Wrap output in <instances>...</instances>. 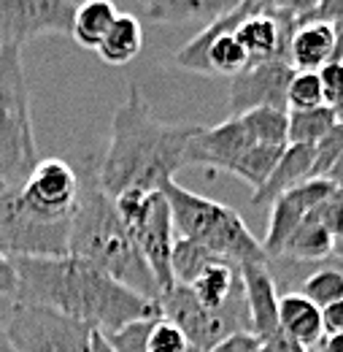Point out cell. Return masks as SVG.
Returning a JSON list of instances; mask_svg holds the SVG:
<instances>
[{"label": "cell", "mask_w": 343, "mask_h": 352, "mask_svg": "<svg viewBox=\"0 0 343 352\" xmlns=\"http://www.w3.org/2000/svg\"><path fill=\"white\" fill-rule=\"evenodd\" d=\"M335 114L330 106L316 109H289L287 111V144L314 146L327 131H333Z\"/></svg>", "instance_id": "484cf974"}, {"label": "cell", "mask_w": 343, "mask_h": 352, "mask_svg": "<svg viewBox=\"0 0 343 352\" xmlns=\"http://www.w3.org/2000/svg\"><path fill=\"white\" fill-rule=\"evenodd\" d=\"M335 25L333 22H298L287 49V63L295 71H319L333 63Z\"/></svg>", "instance_id": "d6986e66"}, {"label": "cell", "mask_w": 343, "mask_h": 352, "mask_svg": "<svg viewBox=\"0 0 343 352\" xmlns=\"http://www.w3.org/2000/svg\"><path fill=\"white\" fill-rule=\"evenodd\" d=\"M319 0H262V6L268 11H281V14H292L295 19H303Z\"/></svg>", "instance_id": "8d00e7d4"}, {"label": "cell", "mask_w": 343, "mask_h": 352, "mask_svg": "<svg viewBox=\"0 0 343 352\" xmlns=\"http://www.w3.org/2000/svg\"><path fill=\"white\" fill-rule=\"evenodd\" d=\"M262 339L252 331H244V333H233L227 339H222L219 344H214L209 352H257Z\"/></svg>", "instance_id": "e575fe53"}, {"label": "cell", "mask_w": 343, "mask_h": 352, "mask_svg": "<svg viewBox=\"0 0 343 352\" xmlns=\"http://www.w3.org/2000/svg\"><path fill=\"white\" fill-rule=\"evenodd\" d=\"M200 125H168L152 117L143 92L130 85L114 111L111 138L100 160L97 184L108 198L128 190L157 192L187 166V146Z\"/></svg>", "instance_id": "7a4b0ae2"}, {"label": "cell", "mask_w": 343, "mask_h": 352, "mask_svg": "<svg viewBox=\"0 0 343 352\" xmlns=\"http://www.w3.org/2000/svg\"><path fill=\"white\" fill-rule=\"evenodd\" d=\"M38 163L30 85L22 65V49H0V184L22 187Z\"/></svg>", "instance_id": "5b68a950"}, {"label": "cell", "mask_w": 343, "mask_h": 352, "mask_svg": "<svg viewBox=\"0 0 343 352\" xmlns=\"http://www.w3.org/2000/svg\"><path fill=\"white\" fill-rule=\"evenodd\" d=\"M311 163H314V146L305 144H287L284 155L279 157L276 168L270 176L252 192V206L265 209L270 206L279 195H284L287 190L303 184L305 179H311Z\"/></svg>", "instance_id": "ac0fdd59"}, {"label": "cell", "mask_w": 343, "mask_h": 352, "mask_svg": "<svg viewBox=\"0 0 343 352\" xmlns=\"http://www.w3.org/2000/svg\"><path fill=\"white\" fill-rule=\"evenodd\" d=\"M298 22H343V0H319Z\"/></svg>", "instance_id": "d590c367"}, {"label": "cell", "mask_w": 343, "mask_h": 352, "mask_svg": "<svg viewBox=\"0 0 343 352\" xmlns=\"http://www.w3.org/2000/svg\"><path fill=\"white\" fill-rule=\"evenodd\" d=\"M214 258L209 250H203L200 244L178 236L173 239V252H171V274L176 285H189L209 263H214Z\"/></svg>", "instance_id": "83f0119b"}, {"label": "cell", "mask_w": 343, "mask_h": 352, "mask_svg": "<svg viewBox=\"0 0 343 352\" xmlns=\"http://www.w3.org/2000/svg\"><path fill=\"white\" fill-rule=\"evenodd\" d=\"M157 309L165 320H171L173 325L184 331V336L198 352H209L214 344L233 333L252 331L244 282H241V290L219 309H206L187 285H173L171 290L157 296Z\"/></svg>", "instance_id": "8992f818"}, {"label": "cell", "mask_w": 343, "mask_h": 352, "mask_svg": "<svg viewBox=\"0 0 343 352\" xmlns=\"http://www.w3.org/2000/svg\"><path fill=\"white\" fill-rule=\"evenodd\" d=\"M287 146H279V144H255L244 157L241 163L235 166L233 176H238L241 182H246L252 190H257L259 184L270 176V171L276 168L279 157L284 155Z\"/></svg>", "instance_id": "f1b7e54d"}, {"label": "cell", "mask_w": 343, "mask_h": 352, "mask_svg": "<svg viewBox=\"0 0 343 352\" xmlns=\"http://www.w3.org/2000/svg\"><path fill=\"white\" fill-rule=\"evenodd\" d=\"M335 184L327 182V179H305L303 184L287 190L284 195H279L273 204H270V222H268V233H265V241L262 250L270 258H281V250L287 244V239L295 233V228L300 225L311 209L333 190Z\"/></svg>", "instance_id": "5bb4252c"}, {"label": "cell", "mask_w": 343, "mask_h": 352, "mask_svg": "<svg viewBox=\"0 0 343 352\" xmlns=\"http://www.w3.org/2000/svg\"><path fill=\"white\" fill-rule=\"evenodd\" d=\"M319 82H322V98L324 106H338L343 100V63H327L319 71Z\"/></svg>", "instance_id": "836d02e7"}, {"label": "cell", "mask_w": 343, "mask_h": 352, "mask_svg": "<svg viewBox=\"0 0 343 352\" xmlns=\"http://www.w3.org/2000/svg\"><path fill=\"white\" fill-rule=\"evenodd\" d=\"M295 68L284 60L249 63L241 74L230 76V117L252 109H281L287 111V89Z\"/></svg>", "instance_id": "7c38bea8"}, {"label": "cell", "mask_w": 343, "mask_h": 352, "mask_svg": "<svg viewBox=\"0 0 343 352\" xmlns=\"http://www.w3.org/2000/svg\"><path fill=\"white\" fill-rule=\"evenodd\" d=\"M335 261H338V258H335ZM338 265H341V268H343V261H338Z\"/></svg>", "instance_id": "7dc6e473"}, {"label": "cell", "mask_w": 343, "mask_h": 352, "mask_svg": "<svg viewBox=\"0 0 343 352\" xmlns=\"http://www.w3.org/2000/svg\"><path fill=\"white\" fill-rule=\"evenodd\" d=\"M86 352H117L111 347V342H108V336L103 333V331H92V339H89V350Z\"/></svg>", "instance_id": "b9f144b4"}, {"label": "cell", "mask_w": 343, "mask_h": 352, "mask_svg": "<svg viewBox=\"0 0 343 352\" xmlns=\"http://www.w3.org/2000/svg\"><path fill=\"white\" fill-rule=\"evenodd\" d=\"M141 49H143L141 22L132 14H117L111 30L106 33V38L100 41L95 52L108 65H128L141 54Z\"/></svg>", "instance_id": "d4e9b609"}, {"label": "cell", "mask_w": 343, "mask_h": 352, "mask_svg": "<svg viewBox=\"0 0 343 352\" xmlns=\"http://www.w3.org/2000/svg\"><path fill=\"white\" fill-rule=\"evenodd\" d=\"M298 293L305 296L314 307H319V309L341 301L343 298V268L338 265V261L330 258V261H324V263L316 265V268L303 279V285Z\"/></svg>", "instance_id": "4316f807"}, {"label": "cell", "mask_w": 343, "mask_h": 352, "mask_svg": "<svg viewBox=\"0 0 343 352\" xmlns=\"http://www.w3.org/2000/svg\"><path fill=\"white\" fill-rule=\"evenodd\" d=\"M324 106L322 82L316 71H295L289 89H287V111L289 109H316Z\"/></svg>", "instance_id": "4dcf8cb0"}, {"label": "cell", "mask_w": 343, "mask_h": 352, "mask_svg": "<svg viewBox=\"0 0 343 352\" xmlns=\"http://www.w3.org/2000/svg\"><path fill=\"white\" fill-rule=\"evenodd\" d=\"M82 179L76 166L62 157L38 160L22 187H16L22 204L41 220L71 222L79 204Z\"/></svg>", "instance_id": "9c48e42d"}, {"label": "cell", "mask_w": 343, "mask_h": 352, "mask_svg": "<svg viewBox=\"0 0 343 352\" xmlns=\"http://www.w3.org/2000/svg\"><path fill=\"white\" fill-rule=\"evenodd\" d=\"M333 114H335V122H341L343 125V100L338 106H333Z\"/></svg>", "instance_id": "f6af8a7d"}, {"label": "cell", "mask_w": 343, "mask_h": 352, "mask_svg": "<svg viewBox=\"0 0 343 352\" xmlns=\"http://www.w3.org/2000/svg\"><path fill=\"white\" fill-rule=\"evenodd\" d=\"M163 195L171 206L173 230H178V236L200 244L214 258L238 268L246 263H268L262 244L249 233L241 214L230 206L176 184V179L163 187Z\"/></svg>", "instance_id": "277c9868"}, {"label": "cell", "mask_w": 343, "mask_h": 352, "mask_svg": "<svg viewBox=\"0 0 343 352\" xmlns=\"http://www.w3.org/2000/svg\"><path fill=\"white\" fill-rule=\"evenodd\" d=\"M106 336L117 352H198L184 336V331L163 314L135 320Z\"/></svg>", "instance_id": "2e32d148"}, {"label": "cell", "mask_w": 343, "mask_h": 352, "mask_svg": "<svg viewBox=\"0 0 343 352\" xmlns=\"http://www.w3.org/2000/svg\"><path fill=\"white\" fill-rule=\"evenodd\" d=\"M257 352H311L300 347L298 342H292V339H287L281 331L276 333V336H270V339H262V344H259Z\"/></svg>", "instance_id": "f35d334b"}, {"label": "cell", "mask_w": 343, "mask_h": 352, "mask_svg": "<svg viewBox=\"0 0 343 352\" xmlns=\"http://www.w3.org/2000/svg\"><path fill=\"white\" fill-rule=\"evenodd\" d=\"M71 222L41 220L16 190H0V252L8 258H60L68 255Z\"/></svg>", "instance_id": "52a82bcc"}, {"label": "cell", "mask_w": 343, "mask_h": 352, "mask_svg": "<svg viewBox=\"0 0 343 352\" xmlns=\"http://www.w3.org/2000/svg\"><path fill=\"white\" fill-rule=\"evenodd\" d=\"M97 166L92 160H82L76 166L82 190L79 204L71 220V239H68V255L89 261L130 290L141 293L143 298L157 301L160 290L149 271L146 261L141 258L135 241L130 239L128 228L122 225L114 201L100 190L97 184Z\"/></svg>", "instance_id": "3957f363"}, {"label": "cell", "mask_w": 343, "mask_h": 352, "mask_svg": "<svg viewBox=\"0 0 343 352\" xmlns=\"http://www.w3.org/2000/svg\"><path fill=\"white\" fill-rule=\"evenodd\" d=\"M259 144L246 128L244 117H230L214 128H200L187 146V166H200L206 171L233 174L241 157Z\"/></svg>", "instance_id": "4fadbf2b"}, {"label": "cell", "mask_w": 343, "mask_h": 352, "mask_svg": "<svg viewBox=\"0 0 343 352\" xmlns=\"http://www.w3.org/2000/svg\"><path fill=\"white\" fill-rule=\"evenodd\" d=\"M311 352H343V333H324Z\"/></svg>", "instance_id": "60d3db41"}, {"label": "cell", "mask_w": 343, "mask_h": 352, "mask_svg": "<svg viewBox=\"0 0 343 352\" xmlns=\"http://www.w3.org/2000/svg\"><path fill=\"white\" fill-rule=\"evenodd\" d=\"M0 352H16L14 347H11V342L5 339V333H3V331H0Z\"/></svg>", "instance_id": "ee69618b"}, {"label": "cell", "mask_w": 343, "mask_h": 352, "mask_svg": "<svg viewBox=\"0 0 343 352\" xmlns=\"http://www.w3.org/2000/svg\"><path fill=\"white\" fill-rule=\"evenodd\" d=\"M235 3H241V0H235Z\"/></svg>", "instance_id": "c3c4849f"}, {"label": "cell", "mask_w": 343, "mask_h": 352, "mask_svg": "<svg viewBox=\"0 0 343 352\" xmlns=\"http://www.w3.org/2000/svg\"><path fill=\"white\" fill-rule=\"evenodd\" d=\"M0 190H3V184H0Z\"/></svg>", "instance_id": "681fc988"}, {"label": "cell", "mask_w": 343, "mask_h": 352, "mask_svg": "<svg viewBox=\"0 0 343 352\" xmlns=\"http://www.w3.org/2000/svg\"><path fill=\"white\" fill-rule=\"evenodd\" d=\"M92 331L86 322L57 309L14 304L3 333L16 352H86Z\"/></svg>", "instance_id": "ba28073f"}, {"label": "cell", "mask_w": 343, "mask_h": 352, "mask_svg": "<svg viewBox=\"0 0 343 352\" xmlns=\"http://www.w3.org/2000/svg\"><path fill=\"white\" fill-rule=\"evenodd\" d=\"M16 268L14 304L57 309L89 328L114 333L135 320L157 317V301L143 298L119 279L89 261L60 258H11Z\"/></svg>", "instance_id": "6da1fadb"}, {"label": "cell", "mask_w": 343, "mask_h": 352, "mask_svg": "<svg viewBox=\"0 0 343 352\" xmlns=\"http://www.w3.org/2000/svg\"><path fill=\"white\" fill-rule=\"evenodd\" d=\"M130 233V239L135 241L141 258L146 261L157 290L165 293L171 290L173 274H171V252H173V220H171V206L163 195V190L152 192L143 212L132 222L125 225Z\"/></svg>", "instance_id": "8fae6325"}, {"label": "cell", "mask_w": 343, "mask_h": 352, "mask_svg": "<svg viewBox=\"0 0 343 352\" xmlns=\"http://www.w3.org/2000/svg\"><path fill=\"white\" fill-rule=\"evenodd\" d=\"M244 296L252 317V333L259 339H270L279 333V290L268 263L241 265Z\"/></svg>", "instance_id": "e0dca14e"}, {"label": "cell", "mask_w": 343, "mask_h": 352, "mask_svg": "<svg viewBox=\"0 0 343 352\" xmlns=\"http://www.w3.org/2000/svg\"><path fill=\"white\" fill-rule=\"evenodd\" d=\"M295 28H298V19L292 14L265 8V11L249 14L235 28V38L246 49L249 63H262V60H284L287 63V49H289Z\"/></svg>", "instance_id": "9a60e30c"}, {"label": "cell", "mask_w": 343, "mask_h": 352, "mask_svg": "<svg viewBox=\"0 0 343 352\" xmlns=\"http://www.w3.org/2000/svg\"><path fill=\"white\" fill-rule=\"evenodd\" d=\"M343 152V125L335 122L333 131H327L314 144V163H311V179H324L330 166Z\"/></svg>", "instance_id": "d6a6232c"}, {"label": "cell", "mask_w": 343, "mask_h": 352, "mask_svg": "<svg viewBox=\"0 0 343 352\" xmlns=\"http://www.w3.org/2000/svg\"><path fill=\"white\" fill-rule=\"evenodd\" d=\"M244 117L246 128L252 131V135L259 144H279L287 146V111L281 109H252Z\"/></svg>", "instance_id": "f546056e"}, {"label": "cell", "mask_w": 343, "mask_h": 352, "mask_svg": "<svg viewBox=\"0 0 343 352\" xmlns=\"http://www.w3.org/2000/svg\"><path fill=\"white\" fill-rule=\"evenodd\" d=\"M335 252V239L319 225L316 220L305 217V220L295 228V233L287 239L281 258H289L295 263H324L330 261Z\"/></svg>", "instance_id": "cb8c5ba5"}, {"label": "cell", "mask_w": 343, "mask_h": 352, "mask_svg": "<svg viewBox=\"0 0 343 352\" xmlns=\"http://www.w3.org/2000/svg\"><path fill=\"white\" fill-rule=\"evenodd\" d=\"M192 296L206 309L224 307L238 290H241V268L227 261H214L209 263L189 285Z\"/></svg>", "instance_id": "7402d4cb"}, {"label": "cell", "mask_w": 343, "mask_h": 352, "mask_svg": "<svg viewBox=\"0 0 343 352\" xmlns=\"http://www.w3.org/2000/svg\"><path fill=\"white\" fill-rule=\"evenodd\" d=\"M117 14L119 8L111 0H84L82 6H76L73 22H71V38L82 49L95 52L106 38V33L111 30Z\"/></svg>", "instance_id": "603a6c76"}, {"label": "cell", "mask_w": 343, "mask_h": 352, "mask_svg": "<svg viewBox=\"0 0 343 352\" xmlns=\"http://www.w3.org/2000/svg\"><path fill=\"white\" fill-rule=\"evenodd\" d=\"M279 331L305 350H314L316 342L324 336L322 309L314 307L300 293L279 296Z\"/></svg>", "instance_id": "ffe728a7"}, {"label": "cell", "mask_w": 343, "mask_h": 352, "mask_svg": "<svg viewBox=\"0 0 343 352\" xmlns=\"http://www.w3.org/2000/svg\"><path fill=\"white\" fill-rule=\"evenodd\" d=\"M0 296L14 298L16 296V268L8 255L0 252Z\"/></svg>", "instance_id": "74e56055"}, {"label": "cell", "mask_w": 343, "mask_h": 352, "mask_svg": "<svg viewBox=\"0 0 343 352\" xmlns=\"http://www.w3.org/2000/svg\"><path fill=\"white\" fill-rule=\"evenodd\" d=\"M143 16L154 25H184V22H211L224 11L235 8V0H141Z\"/></svg>", "instance_id": "44dd1931"}, {"label": "cell", "mask_w": 343, "mask_h": 352, "mask_svg": "<svg viewBox=\"0 0 343 352\" xmlns=\"http://www.w3.org/2000/svg\"><path fill=\"white\" fill-rule=\"evenodd\" d=\"M311 220H316L335 241L343 239V187H333L308 214Z\"/></svg>", "instance_id": "1f68e13d"}, {"label": "cell", "mask_w": 343, "mask_h": 352, "mask_svg": "<svg viewBox=\"0 0 343 352\" xmlns=\"http://www.w3.org/2000/svg\"><path fill=\"white\" fill-rule=\"evenodd\" d=\"M324 179H327V182H333L335 187H343V152L338 155V160L330 166V171L324 174Z\"/></svg>", "instance_id": "7bdbcfd3"}, {"label": "cell", "mask_w": 343, "mask_h": 352, "mask_svg": "<svg viewBox=\"0 0 343 352\" xmlns=\"http://www.w3.org/2000/svg\"><path fill=\"white\" fill-rule=\"evenodd\" d=\"M73 14V0H0V49H22L38 36H71Z\"/></svg>", "instance_id": "30bf717a"}, {"label": "cell", "mask_w": 343, "mask_h": 352, "mask_svg": "<svg viewBox=\"0 0 343 352\" xmlns=\"http://www.w3.org/2000/svg\"><path fill=\"white\" fill-rule=\"evenodd\" d=\"M333 258L343 261V239H341V241H335V252H333Z\"/></svg>", "instance_id": "bcb514c9"}, {"label": "cell", "mask_w": 343, "mask_h": 352, "mask_svg": "<svg viewBox=\"0 0 343 352\" xmlns=\"http://www.w3.org/2000/svg\"><path fill=\"white\" fill-rule=\"evenodd\" d=\"M322 322L324 333H343V298L322 309Z\"/></svg>", "instance_id": "ab89813d"}]
</instances>
